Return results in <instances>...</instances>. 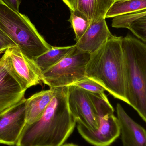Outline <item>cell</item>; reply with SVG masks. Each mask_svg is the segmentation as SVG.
Here are the masks:
<instances>
[{"mask_svg": "<svg viewBox=\"0 0 146 146\" xmlns=\"http://www.w3.org/2000/svg\"><path fill=\"white\" fill-rule=\"evenodd\" d=\"M68 104L77 124L91 131L98 128V112L87 91L74 85L68 86Z\"/></svg>", "mask_w": 146, "mask_h": 146, "instance_id": "obj_8", "label": "cell"}, {"mask_svg": "<svg viewBox=\"0 0 146 146\" xmlns=\"http://www.w3.org/2000/svg\"><path fill=\"white\" fill-rule=\"evenodd\" d=\"M146 9V0H119L114 2L106 15L105 18L134 13Z\"/></svg>", "mask_w": 146, "mask_h": 146, "instance_id": "obj_16", "label": "cell"}, {"mask_svg": "<svg viewBox=\"0 0 146 146\" xmlns=\"http://www.w3.org/2000/svg\"><path fill=\"white\" fill-rule=\"evenodd\" d=\"M64 3L69 7L70 10L75 9V3L76 0H62Z\"/></svg>", "mask_w": 146, "mask_h": 146, "instance_id": "obj_23", "label": "cell"}, {"mask_svg": "<svg viewBox=\"0 0 146 146\" xmlns=\"http://www.w3.org/2000/svg\"><path fill=\"white\" fill-rule=\"evenodd\" d=\"M123 47L127 104L146 123V43L128 34Z\"/></svg>", "mask_w": 146, "mask_h": 146, "instance_id": "obj_3", "label": "cell"}, {"mask_svg": "<svg viewBox=\"0 0 146 146\" xmlns=\"http://www.w3.org/2000/svg\"><path fill=\"white\" fill-rule=\"evenodd\" d=\"M0 30L31 60H35L52 48L27 15L10 8L1 0Z\"/></svg>", "mask_w": 146, "mask_h": 146, "instance_id": "obj_4", "label": "cell"}, {"mask_svg": "<svg viewBox=\"0 0 146 146\" xmlns=\"http://www.w3.org/2000/svg\"><path fill=\"white\" fill-rule=\"evenodd\" d=\"M68 86L56 88L55 96L42 116L25 126L16 146H62L76 121L68 104Z\"/></svg>", "mask_w": 146, "mask_h": 146, "instance_id": "obj_1", "label": "cell"}, {"mask_svg": "<svg viewBox=\"0 0 146 146\" xmlns=\"http://www.w3.org/2000/svg\"><path fill=\"white\" fill-rule=\"evenodd\" d=\"M73 85L93 93L103 94L104 93L105 91L101 85L87 77H85Z\"/></svg>", "mask_w": 146, "mask_h": 146, "instance_id": "obj_19", "label": "cell"}, {"mask_svg": "<svg viewBox=\"0 0 146 146\" xmlns=\"http://www.w3.org/2000/svg\"><path fill=\"white\" fill-rule=\"evenodd\" d=\"M145 15H146V9L134 12V13L116 16V17L113 18L112 21H124L128 20L134 19V18H137V17H141V16H143Z\"/></svg>", "mask_w": 146, "mask_h": 146, "instance_id": "obj_21", "label": "cell"}, {"mask_svg": "<svg viewBox=\"0 0 146 146\" xmlns=\"http://www.w3.org/2000/svg\"><path fill=\"white\" fill-rule=\"evenodd\" d=\"M105 19L91 22L89 27L75 45L82 51L92 54L112 36Z\"/></svg>", "mask_w": 146, "mask_h": 146, "instance_id": "obj_12", "label": "cell"}, {"mask_svg": "<svg viewBox=\"0 0 146 146\" xmlns=\"http://www.w3.org/2000/svg\"><path fill=\"white\" fill-rule=\"evenodd\" d=\"M115 0H76L75 9L85 14L91 22L106 19Z\"/></svg>", "mask_w": 146, "mask_h": 146, "instance_id": "obj_14", "label": "cell"}, {"mask_svg": "<svg viewBox=\"0 0 146 146\" xmlns=\"http://www.w3.org/2000/svg\"><path fill=\"white\" fill-rule=\"evenodd\" d=\"M75 47V44L66 47H54L33 60L43 74L60 61Z\"/></svg>", "mask_w": 146, "mask_h": 146, "instance_id": "obj_15", "label": "cell"}, {"mask_svg": "<svg viewBox=\"0 0 146 146\" xmlns=\"http://www.w3.org/2000/svg\"><path fill=\"white\" fill-rule=\"evenodd\" d=\"M123 39L112 35L91 54L86 76L98 82L114 98L127 104Z\"/></svg>", "mask_w": 146, "mask_h": 146, "instance_id": "obj_2", "label": "cell"}, {"mask_svg": "<svg viewBox=\"0 0 146 146\" xmlns=\"http://www.w3.org/2000/svg\"><path fill=\"white\" fill-rule=\"evenodd\" d=\"M71 15L69 19L77 42L82 36L89 27L91 21L83 13L77 9L70 10Z\"/></svg>", "mask_w": 146, "mask_h": 146, "instance_id": "obj_18", "label": "cell"}, {"mask_svg": "<svg viewBox=\"0 0 146 146\" xmlns=\"http://www.w3.org/2000/svg\"><path fill=\"white\" fill-rule=\"evenodd\" d=\"M3 55L10 74L23 90L41 83L42 74L35 62L25 55L18 47L8 49Z\"/></svg>", "mask_w": 146, "mask_h": 146, "instance_id": "obj_7", "label": "cell"}, {"mask_svg": "<svg viewBox=\"0 0 146 146\" xmlns=\"http://www.w3.org/2000/svg\"><path fill=\"white\" fill-rule=\"evenodd\" d=\"M56 91V88H50L26 99V125L31 124L42 116L55 96Z\"/></svg>", "mask_w": 146, "mask_h": 146, "instance_id": "obj_13", "label": "cell"}, {"mask_svg": "<svg viewBox=\"0 0 146 146\" xmlns=\"http://www.w3.org/2000/svg\"><path fill=\"white\" fill-rule=\"evenodd\" d=\"M91 54L76 46L60 61L42 74V81L50 88L68 86L86 76Z\"/></svg>", "mask_w": 146, "mask_h": 146, "instance_id": "obj_6", "label": "cell"}, {"mask_svg": "<svg viewBox=\"0 0 146 146\" xmlns=\"http://www.w3.org/2000/svg\"><path fill=\"white\" fill-rule=\"evenodd\" d=\"M62 146H78L77 145H75V144H64Z\"/></svg>", "mask_w": 146, "mask_h": 146, "instance_id": "obj_24", "label": "cell"}, {"mask_svg": "<svg viewBox=\"0 0 146 146\" xmlns=\"http://www.w3.org/2000/svg\"><path fill=\"white\" fill-rule=\"evenodd\" d=\"M26 99L0 113V144L16 146L26 123Z\"/></svg>", "mask_w": 146, "mask_h": 146, "instance_id": "obj_9", "label": "cell"}, {"mask_svg": "<svg viewBox=\"0 0 146 146\" xmlns=\"http://www.w3.org/2000/svg\"><path fill=\"white\" fill-rule=\"evenodd\" d=\"M25 92L10 74L3 55L0 58V113L19 103Z\"/></svg>", "mask_w": 146, "mask_h": 146, "instance_id": "obj_10", "label": "cell"}, {"mask_svg": "<svg viewBox=\"0 0 146 146\" xmlns=\"http://www.w3.org/2000/svg\"><path fill=\"white\" fill-rule=\"evenodd\" d=\"M119 1V0H115V1Z\"/></svg>", "mask_w": 146, "mask_h": 146, "instance_id": "obj_26", "label": "cell"}, {"mask_svg": "<svg viewBox=\"0 0 146 146\" xmlns=\"http://www.w3.org/2000/svg\"><path fill=\"white\" fill-rule=\"evenodd\" d=\"M123 146H146V130L135 121L120 104L116 106Z\"/></svg>", "mask_w": 146, "mask_h": 146, "instance_id": "obj_11", "label": "cell"}, {"mask_svg": "<svg viewBox=\"0 0 146 146\" xmlns=\"http://www.w3.org/2000/svg\"><path fill=\"white\" fill-rule=\"evenodd\" d=\"M111 26L128 29L136 38L146 43V15L124 21H112Z\"/></svg>", "mask_w": 146, "mask_h": 146, "instance_id": "obj_17", "label": "cell"}, {"mask_svg": "<svg viewBox=\"0 0 146 146\" xmlns=\"http://www.w3.org/2000/svg\"><path fill=\"white\" fill-rule=\"evenodd\" d=\"M3 52H4V51H2V50H1V51H0V55H1V54H2V53H3Z\"/></svg>", "mask_w": 146, "mask_h": 146, "instance_id": "obj_25", "label": "cell"}, {"mask_svg": "<svg viewBox=\"0 0 146 146\" xmlns=\"http://www.w3.org/2000/svg\"><path fill=\"white\" fill-rule=\"evenodd\" d=\"M98 112L99 126L95 131H91L77 124L81 136L94 146H110L121 135V127L114 109L105 93H93L88 92Z\"/></svg>", "mask_w": 146, "mask_h": 146, "instance_id": "obj_5", "label": "cell"}, {"mask_svg": "<svg viewBox=\"0 0 146 146\" xmlns=\"http://www.w3.org/2000/svg\"><path fill=\"white\" fill-rule=\"evenodd\" d=\"M17 47L15 44L0 30V51H5L9 48Z\"/></svg>", "mask_w": 146, "mask_h": 146, "instance_id": "obj_20", "label": "cell"}, {"mask_svg": "<svg viewBox=\"0 0 146 146\" xmlns=\"http://www.w3.org/2000/svg\"><path fill=\"white\" fill-rule=\"evenodd\" d=\"M9 7L17 12H19V7L21 0H1Z\"/></svg>", "mask_w": 146, "mask_h": 146, "instance_id": "obj_22", "label": "cell"}]
</instances>
